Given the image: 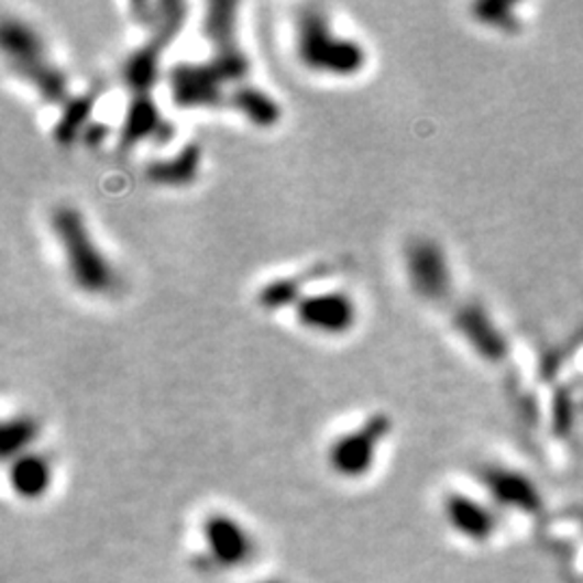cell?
<instances>
[{
  "label": "cell",
  "instance_id": "15",
  "mask_svg": "<svg viewBox=\"0 0 583 583\" xmlns=\"http://www.w3.org/2000/svg\"><path fill=\"white\" fill-rule=\"evenodd\" d=\"M327 273V268L322 266H314L307 273L300 275H290V277H282V279H273L266 286H262V290L257 292V302L262 309L266 311H275V309H286V307H294L307 292L305 286L314 279V275Z\"/></svg>",
  "mask_w": 583,
  "mask_h": 583
},
{
  "label": "cell",
  "instance_id": "4",
  "mask_svg": "<svg viewBox=\"0 0 583 583\" xmlns=\"http://www.w3.org/2000/svg\"><path fill=\"white\" fill-rule=\"evenodd\" d=\"M0 48L9 72L26 82L46 105L63 107L72 98L65 72L51 57L42 33L33 24L18 15H4Z\"/></svg>",
  "mask_w": 583,
  "mask_h": 583
},
{
  "label": "cell",
  "instance_id": "13",
  "mask_svg": "<svg viewBox=\"0 0 583 583\" xmlns=\"http://www.w3.org/2000/svg\"><path fill=\"white\" fill-rule=\"evenodd\" d=\"M201 172V147L188 143L179 147L174 156L152 161L145 167V179L163 188H186L197 182Z\"/></svg>",
  "mask_w": 583,
  "mask_h": 583
},
{
  "label": "cell",
  "instance_id": "9",
  "mask_svg": "<svg viewBox=\"0 0 583 583\" xmlns=\"http://www.w3.org/2000/svg\"><path fill=\"white\" fill-rule=\"evenodd\" d=\"M408 286L419 298L439 302L450 292V268L443 249L430 238H413L405 246Z\"/></svg>",
  "mask_w": 583,
  "mask_h": 583
},
{
  "label": "cell",
  "instance_id": "6",
  "mask_svg": "<svg viewBox=\"0 0 583 583\" xmlns=\"http://www.w3.org/2000/svg\"><path fill=\"white\" fill-rule=\"evenodd\" d=\"M260 551L257 536L249 525L226 510L206 513L190 542V560L204 573H240Z\"/></svg>",
  "mask_w": 583,
  "mask_h": 583
},
{
  "label": "cell",
  "instance_id": "5",
  "mask_svg": "<svg viewBox=\"0 0 583 583\" xmlns=\"http://www.w3.org/2000/svg\"><path fill=\"white\" fill-rule=\"evenodd\" d=\"M134 20L147 29V40L136 46L121 63V80L128 87L130 96H152L154 85L158 82L161 63L165 51L179 35L186 22V4L174 0L161 2H134Z\"/></svg>",
  "mask_w": 583,
  "mask_h": 583
},
{
  "label": "cell",
  "instance_id": "2",
  "mask_svg": "<svg viewBox=\"0 0 583 583\" xmlns=\"http://www.w3.org/2000/svg\"><path fill=\"white\" fill-rule=\"evenodd\" d=\"M294 57L309 74L346 80L367 65L365 46L336 29L331 15L320 4H302L294 13Z\"/></svg>",
  "mask_w": 583,
  "mask_h": 583
},
{
  "label": "cell",
  "instance_id": "17",
  "mask_svg": "<svg viewBox=\"0 0 583 583\" xmlns=\"http://www.w3.org/2000/svg\"><path fill=\"white\" fill-rule=\"evenodd\" d=\"M457 327L465 336L466 340L473 344V349L480 350L482 354H491L495 346L491 324L484 320L480 309L475 307H463L457 316Z\"/></svg>",
  "mask_w": 583,
  "mask_h": 583
},
{
  "label": "cell",
  "instance_id": "11",
  "mask_svg": "<svg viewBox=\"0 0 583 583\" xmlns=\"http://www.w3.org/2000/svg\"><path fill=\"white\" fill-rule=\"evenodd\" d=\"M172 134H174V130H172L169 121L154 105L152 96H130V105L123 113L121 130L117 136L121 152H130L145 141L167 139Z\"/></svg>",
  "mask_w": 583,
  "mask_h": 583
},
{
  "label": "cell",
  "instance_id": "7",
  "mask_svg": "<svg viewBox=\"0 0 583 583\" xmlns=\"http://www.w3.org/2000/svg\"><path fill=\"white\" fill-rule=\"evenodd\" d=\"M392 432V419L387 413H372L361 424L338 435L327 450L329 469L349 482L367 477L378 463L381 448Z\"/></svg>",
  "mask_w": 583,
  "mask_h": 583
},
{
  "label": "cell",
  "instance_id": "8",
  "mask_svg": "<svg viewBox=\"0 0 583 583\" xmlns=\"http://www.w3.org/2000/svg\"><path fill=\"white\" fill-rule=\"evenodd\" d=\"M298 327L322 338H342L359 320V307L349 292H307L294 307Z\"/></svg>",
  "mask_w": 583,
  "mask_h": 583
},
{
  "label": "cell",
  "instance_id": "14",
  "mask_svg": "<svg viewBox=\"0 0 583 583\" xmlns=\"http://www.w3.org/2000/svg\"><path fill=\"white\" fill-rule=\"evenodd\" d=\"M98 102V89L82 94V96H72L63 107L61 116L53 128V139L58 145H72L76 141H82V134L87 128L94 123V109Z\"/></svg>",
  "mask_w": 583,
  "mask_h": 583
},
{
  "label": "cell",
  "instance_id": "3",
  "mask_svg": "<svg viewBox=\"0 0 583 583\" xmlns=\"http://www.w3.org/2000/svg\"><path fill=\"white\" fill-rule=\"evenodd\" d=\"M51 232L57 238L72 284L89 296L113 294L119 286L113 262L100 249L78 208L61 204L51 212Z\"/></svg>",
  "mask_w": 583,
  "mask_h": 583
},
{
  "label": "cell",
  "instance_id": "1",
  "mask_svg": "<svg viewBox=\"0 0 583 583\" xmlns=\"http://www.w3.org/2000/svg\"><path fill=\"white\" fill-rule=\"evenodd\" d=\"M251 61L240 40L212 42L210 57L184 61L169 69V94L182 111H219L228 109L235 87L249 82Z\"/></svg>",
  "mask_w": 583,
  "mask_h": 583
},
{
  "label": "cell",
  "instance_id": "16",
  "mask_svg": "<svg viewBox=\"0 0 583 583\" xmlns=\"http://www.w3.org/2000/svg\"><path fill=\"white\" fill-rule=\"evenodd\" d=\"M37 439H40V424L35 417L20 413V415L4 419L2 432H0V448H2L4 461L18 454H24L29 450H35Z\"/></svg>",
  "mask_w": 583,
  "mask_h": 583
},
{
  "label": "cell",
  "instance_id": "18",
  "mask_svg": "<svg viewBox=\"0 0 583 583\" xmlns=\"http://www.w3.org/2000/svg\"><path fill=\"white\" fill-rule=\"evenodd\" d=\"M105 136H107V128H105L102 123L94 121V123L87 128V132L82 134V143H87V145H98V143L105 141Z\"/></svg>",
  "mask_w": 583,
  "mask_h": 583
},
{
  "label": "cell",
  "instance_id": "12",
  "mask_svg": "<svg viewBox=\"0 0 583 583\" xmlns=\"http://www.w3.org/2000/svg\"><path fill=\"white\" fill-rule=\"evenodd\" d=\"M228 111L260 130H271L282 121V105L266 89L253 85L251 80L233 89L228 100Z\"/></svg>",
  "mask_w": 583,
  "mask_h": 583
},
{
  "label": "cell",
  "instance_id": "10",
  "mask_svg": "<svg viewBox=\"0 0 583 583\" xmlns=\"http://www.w3.org/2000/svg\"><path fill=\"white\" fill-rule=\"evenodd\" d=\"M7 484L15 499L26 504L42 502L53 491L55 466L37 448L29 450L7 461Z\"/></svg>",
  "mask_w": 583,
  "mask_h": 583
}]
</instances>
